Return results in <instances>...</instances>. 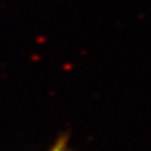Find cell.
Returning <instances> with one entry per match:
<instances>
[{
  "mask_svg": "<svg viewBox=\"0 0 151 151\" xmlns=\"http://www.w3.org/2000/svg\"><path fill=\"white\" fill-rule=\"evenodd\" d=\"M49 151H70L68 147V139L65 136H62L53 144Z\"/></svg>",
  "mask_w": 151,
  "mask_h": 151,
  "instance_id": "1",
  "label": "cell"
}]
</instances>
